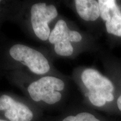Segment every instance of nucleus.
<instances>
[{
	"mask_svg": "<svg viewBox=\"0 0 121 121\" xmlns=\"http://www.w3.org/2000/svg\"><path fill=\"white\" fill-rule=\"evenodd\" d=\"M98 3L100 16L105 22L108 21L113 15L121 12L114 0H99Z\"/></svg>",
	"mask_w": 121,
	"mask_h": 121,
	"instance_id": "nucleus-8",
	"label": "nucleus"
},
{
	"mask_svg": "<svg viewBox=\"0 0 121 121\" xmlns=\"http://www.w3.org/2000/svg\"><path fill=\"white\" fill-rule=\"evenodd\" d=\"M71 31L66 22L60 20L52 32H51L49 41L54 45V51L58 55L69 56L73 52V48L71 43Z\"/></svg>",
	"mask_w": 121,
	"mask_h": 121,
	"instance_id": "nucleus-5",
	"label": "nucleus"
},
{
	"mask_svg": "<svg viewBox=\"0 0 121 121\" xmlns=\"http://www.w3.org/2000/svg\"><path fill=\"white\" fill-rule=\"evenodd\" d=\"M64 87L62 80L55 77L45 76L31 83L28 90L33 100H42L48 104H53L61 99L62 95L59 91Z\"/></svg>",
	"mask_w": 121,
	"mask_h": 121,
	"instance_id": "nucleus-1",
	"label": "nucleus"
},
{
	"mask_svg": "<svg viewBox=\"0 0 121 121\" xmlns=\"http://www.w3.org/2000/svg\"><path fill=\"white\" fill-rule=\"evenodd\" d=\"M62 121H100L93 114L89 113H81L76 116H69Z\"/></svg>",
	"mask_w": 121,
	"mask_h": 121,
	"instance_id": "nucleus-10",
	"label": "nucleus"
},
{
	"mask_svg": "<svg viewBox=\"0 0 121 121\" xmlns=\"http://www.w3.org/2000/svg\"><path fill=\"white\" fill-rule=\"evenodd\" d=\"M10 56L28 67L31 72L43 75L49 71L48 61L41 53L22 44H16L10 49Z\"/></svg>",
	"mask_w": 121,
	"mask_h": 121,
	"instance_id": "nucleus-2",
	"label": "nucleus"
},
{
	"mask_svg": "<svg viewBox=\"0 0 121 121\" xmlns=\"http://www.w3.org/2000/svg\"><path fill=\"white\" fill-rule=\"evenodd\" d=\"M0 121H6L5 120H3V119H0Z\"/></svg>",
	"mask_w": 121,
	"mask_h": 121,
	"instance_id": "nucleus-13",
	"label": "nucleus"
},
{
	"mask_svg": "<svg viewBox=\"0 0 121 121\" xmlns=\"http://www.w3.org/2000/svg\"><path fill=\"white\" fill-rule=\"evenodd\" d=\"M81 80L90 94L95 95L107 102H112L114 96L112 93L114 90L112 82L101 75L96 70L88 69L81 75Z\"/></svg>",
	"mask_w": 121,
	"mask_h": 121,
	"instance_id": "nucleus-4",
	"label": "nucleus"
},
{
	"mask_svg": "<svg viewBox=\"0 0 121 121\" xmlns=\"http://www.w3.org/2000/svg\"><path fill=\"white\" fill-rule=\"evenodd\" d=\"M4 110V116L10 121H30L33 112L25 104L3 95L0 97V111Z\"/></svg>",
	"mask_w": 121,
	"mask_h": 121,
	"instance_id": "nucleus-6",
	"label": "nucleus"
},
{
	"mask_svg": "<svg viewBox=\"0 0 121 121\" xmlns=\"http://www.w3.org/2000/svg\"><path fill=\"white\" fill-rule=\"evenodd\" d=\"M117 106L119 110L121 111V95L117 99Z\"/></svg>",
	"mask_w": 121,
	"mask_h": 121,
	"instance_id": "nucleus-12",
	"label": "nucleus"
},
{
	"mask_svg": "<svg viewBox=\"0 0 121 121\" xmlns=\"http://www.w3.org/2000/svg\"><path fill=\"white\" fill-rule=\"evenodd\" d=\"M75 4L78 15L84 20L93 22L100 16L98 1L95 0H76Z\"/></svg>",
	"mask_w": 121,
	"mask_h": 121,
	"instance_id": "nucleus-7",
	"label": "nucleus"
},
{
	"mask_svg": "<svg viewBox=\"0 0 121 121\" xmlns=\"http://www.w3.org/2000/svg\"><path fill=\"white\" fill-rule=\"evenodd\" d=\"M58 13L52 4L47 5L45 3L34 4L31 9V22L36 36L42 40L49 39L51 30L48 23L56 18Z\"/></svg>",
	"mask_w": 121,
	"mask_h": 121,
	"instance_id": "nucleus-3",
	"label": "nucleus"
},
{
	"mask_svg": "<svg viewBox=\"0 0 121 121\" xmlns=\"http://www.w3.org/2000/svg\"><path fill=\"white\" fill-rule=\"evenodd\" d=\"M107 32L117 37H121V12L113 15L105 22Z\"/></svg>",
	"mask_w": 121,
	"mask_h": 121,
	"instance_id": "nucleus-9",
	"label": "nucleus"
},
{
	"mask_svg": "<svg viewBox=\"0 0 121 121\" xmlns=\"http://www.w3.org/2000/svg\"><path fill=\"white\" fill-rule=\"evenodd\" d=\"M82 39V37L79 33L76 31L71 30V42H79Z\"/></svg>",
	"mask_w": 121,
	"mask_h": 121,
	"instance_id": "nucleus-11",
	"label": "nucleus"
},
{
	"mask_svg": "<svg viewBox=\"0 0 121 121\" xmlns=\"http://www.w3.org/2000/svg\"><path fill=\"white\" fill-rule=\"evenodd\" d=\"M0 2H1V1H0Z\"/></svg>",
	"mask_w": 121,
	"mask_h": 121,
	"instance_id": "nucleus-14",
	"label": "nucleus"
}]
</instances>
